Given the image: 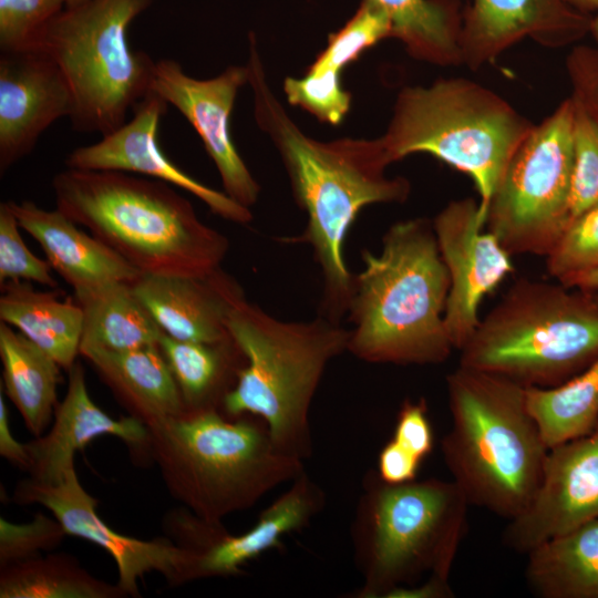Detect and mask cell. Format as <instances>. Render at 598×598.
Here are the masks:
<instances>
[{"label": "cell", "instance_id": "1", "mask_svg": "<svg viewBox=\"0 0 598 598\" xmlns=\"http://www.w3.org/2000/svg\"><path fill=\"white\" fill-rule=\"evenodd\" d=\"M247 65L256 122L278 150L307 216L303 231L285 240L311 247L322 278L319 315L341 323L354 276L344 259L348 231L365 206L405 202L411 185L402 176L385 175L391 163L380 137L321 142L306 135L270 90L252 38Z\"/></svg>", "mask_w": 598, "mask_h": 598}, {"label": "cell", "instance_id": "2", "mask_svg": "<svg viewBox=\"0 0 598 598\" xmlns=\"http://www.w3.org/2000/svg\"><path fill=\"white\" fill-rule=\"evenodd\" d=\"M353 276L347 351L368 363L440 364L454 347L444 313L450 278L432 220L393 224L379 254L364 249Z\"/></svg>", "mask_w": 598, "mask_h": 598}, {"label": "cell", "instance_id": "3", "mask_svg": "<svg viewBox=\"0 0 598 598\" xmlns=\"http://www.w3.org/2000/svg\"><path fill=\"white\" fill-rule=\"evenodd\" d=\"M56 208L142 275L206 276L228 238L206 225L174 186L118 171L69 168L52 181Z\"/></svg>", "mask_w": 598, "mask_h": 598}, {"label": "cell", "instance_id": "4", "mask_svg": "<svg viewBox=\"0 0 598 598\" xmlns=\"http://www.w3.org/2000/svg\"><path fill=\"white\" fill-rule=\"evenodd\" d=\"M526 390L461 364L446 377L451 427L441 443L445 465L470 505L507 520L534 498L549 452Z\"/></svg>", "mask_w": 598, "mask_h": 598}, {"label": "cell", "instance_id": "5", "mask_svg": "<svg viewBox=\"0 0 598 598\" xmlns=\"http://www.w3.org/2000/svg\"><path fill=\"white\" fill-rule=\"evenodd\" d=\"M148 430L152 460L171 496L209 523L255 506L305 472L303 461L279 451L254 415L186 411Z\"/></svg>", "mask_w": 598, "mask_h": 598}, {"label": "cell", "instance_id": "6", "mask_svg": "<svg viewBox=\"0 0 598 598\" xmlns=\"http://www.w3.org/2000/svg\"><path fill=\"white\" fill-rule=\"evenodd\" d=\"M245 357L221 412L261 419L276 447L305 461L312 453L309 413L328 364L347 351L349 329L326 317L280 320L245 297L228 318Z\"/></svg>", "mask_w": 598, "mask_h": 598}, {"label": "cell", "instance_id": "7", "mask_svg": "<svg viewBox=\"0 0 598 598\" xmlns=\"http://www.w3.org/2000/svg\"><path fill=\"white\" fill-rule=\"evenodd\" d=\"M470 503L451 480L392 484L369 470L351 524L358 598H390L431 576L450 579Z\"/></svg>", "mask_w": 598, "mask_h": 598}, {"label": "cell", "instance_id": "8", "mask_svg": "<svg viewBox=\"0 0 598 598\" xmlns=\"http://www.w3.org/2000/svg\"><path fill=\"white\" fill-rule=\"evenodd\" d=\"M461 365L554 388L598 359V291L520 278L481 318Z\"/></svg>", "mask_w": 598, "mask_h": 598}, {"label": "cell", "instance_id": "9", "mask_svg": "<svg viewBox=\"0 0 598 598\" xmlns=\"http://www.w3.org/2000/svg\"><path fill=\"white\" fill-rule=\"evenodd\" d=\"M533 126L488 87L450 78L429 86L404 87L380 140L391 164L426 153L470 176L485 226L487 206L499 179Z\"/></svg>", "mask_w": 598, "mask_h": 598}, {"label": "cell", "instance_id": "10", "mask_svg": "<svg viewBox=\"0 0 598 598\" xmlns=\"http://www.w3.org/2000/svg\"><path fill=\"white\" fill-rule=\"evenodd\" d=\"M153 0H86L65 8L32 48L61 69L73 96V130L102 136L152 91L156 61L134 50L128 29ZM31 49V48H30Z\"/></svg>", "mask_w": 598, "mask_h": 598}, {"label": "cell", "instance_id": "11", "mask_svg": "<svg viewBox=\"0 0 598 598\" xmlns=\"http://www.w3.org/2000/svg\"><path fill=\"white\" fill-rule=\"evenodd\" d=\"M571 97L534 125L511 157L486 210L485 229L513 256L546 257L568 224Z\"/></svg>", "mask_w": 598, "mask_h": 598}, {"label": "cell", "instance_id": "12", "mask_svg": "<svg viewBox=\"0 0 598 598\" xmlns=\"http://www.w3.org/2000/svg\"><path fill=\"white\" fill-rule=\"evenodd\" d=\"M326 506L324 491L306 472L259 515L256 524L239 535L223 523H209L184 506L166 513V536L194 556L192 579L231 577L261 554L281 547L283 536L305 528Z\"/></svg>", "mask_w": 598, "mask_h": 598}, {"label": "cell", "instance_id": "13", "mask_svg": "<svg viewBox=\"0 0 598 598\" xmlns=\"http://www.w3.org/2000/svg\"><path fill=\"white\" fill-rule=\"evenodd\" d=\"M18 505L40 504L52 513L68 535L89 540L114 559L117 585L127 597H140L138 581L145 574L157 571L171 586L192 581L193 554L167 536L138 539L114 530L96 513L97 501L79 481L75 467L58 484L47 485L21 480L13 492Z\"/></svg>", "mask_w": 598, "mask_h": 598}, {"label": "cell", "instance_id": "14", "mask_svg": "<svg viewBox=\"0 0 598 598\" xmlns=\"http://www.w3.org/2000/svg\"><path fill=\"white\" fill-rule=\"evenodd\" d=\"M432 226L450 278L445 328L460 351L481 320V302L514 271V265L501 241L485 230L474 198L451 200Z\"/></svg>", "mask_w": 598, "mask_h": 598}, {"label": "cell", "instance_id": "15", "mask_svg": "<svg viewBox=\"0 0 598 598\" xmlns=\"http://www.w3.org/2000/svg\"><path fill=\"white\" fill-rule=\"evenodd\" d=\"M248 65H230L219 75L196 79L172 59L156 61L152 91L172 104L194 127L213 159L224 192L238 204H256L260 186L239 155L230 134V114Z\"/></svg>", "mask_w": 598, "mask_h": 598}, {"label": "cell", "instance_id": "16", "mask_svg": "<svg viewBox=\"0 0 598 598\" xmlns=\"http://www.w3.org/2000/svg\"><path fill=\"white\" fill-rule=\"evenodd\" d=\"M598 519V422L549 448L540 485L526 509L507 520L503 544L527 554L539 544Z\"/></svg>", "mask_w": 598, "mask_h": 598}, {"label": "cell", "instance_id": "17", "mask_svg": "<svg viewBox=\"0 0 598 598\" xmlns=\"http://www.w3.org/2000/svg\"><path fill=\"white\" fill-rule=\"evenodd\" d=\"M168 105L151 91L133 107L131 120L100 141L74 148L65 158L66 167L145 175L190 193L225 220L240 225L250 223V208L238 204L225 192L196 181L162 151L158 127Z\"/></svg>", "mask_w": 598, "mask_h": 598}, {"label": "cell", "instance_id": "18", "mask_svg": "<svg viewBox=\"0 0 598 598\" xmlns=\"http://www.w3.org/2000/svg\"><path fill=\"white\" fill-rule=\"evenodd\" d=\"M73 112L59 65L31 48L0 56V174L30 154L55 121Z\"/></svg>", "mask_w": 598, "mask_h": 598}, {"label": "cell", "instance_id": "19", "mask_svg": "<svg viewBox=\"0 0 598 598\" xmlns=\"http://www.w3.org/2000/svg\"><path fill=\"white\" fill-rule=\"evenodd\" d=\"M594 16L566 0H473L463 9L462 64L476 70L524 38L561 48L591 30Z\"/></svg>", "mask_w": 598, "mask_h": 598}, {"label": "cell", "instance_id": "20", "mask_svg": "<svg viewBox=\"0 0 598 598\" xmlns=\"http://www.w3.org/2000/svg\"><path fill=\"white\" fill-rule=\"evenodd\" d=\"M103 435L121 439L137 462L152 460L148 427L131 415L115 420L99 408L89 394L84 369L76 361L68 371L66 393L55 406L49 432L25 443L29 477L47 485L60 483L75 467V453Z\"/></svg>", "mask_w": 598, "mask_h": 598}, {"label": "cell", "instance_id": "21", "mask_svg": "<svg viewBox=\"0 0 598 598\" xmlns=\"http://www.w3.org/2000/svg\"><path fill=\"white\" fill-rule=\"evenodd\" d=\"M132 286L165 334L209 344L233 340L228 318L246 297L221 268L206 276L142 275Z\"/></svg>", "mask_w": 598, "mask_h": 598}, {"label": "cell", "instance_id": "22", "mask_svg": "<svg viewBox=\"0 0 598 598\" xmlns=\"http://www.w3.org/2000/svg\"><path fill=\"white\" fill-rule=\"evenodd\" d=\"M8 204L21 229L37 240L52 269L72 287L74 295L118 282L133 283L142 276L115 250L79 228L58 208L48 210L31 200Z\"/></svg>", "mask_w": 598, "mask_h": 598}, {"label": "cell", "instance_id": "23", "mask_svg": "<svg viewBox=\"0 0 598 598\" xmlns=\"http://www.w3.org/2000/svg\"><path fill=\"white\" fill-rule=\"evenodd\" d=\"M80 354L128 414L147 427L187 411L158 344L126 351L81 348Z\"/></svg>", "mask_w": 598, "mask_h": 598}, {"label": "cell", "instance_id": "24", "mask_svg": "<svg viewBox=\"0 0 598 598\" xmlns=\"http://www.w3.org/2000/svg\"><path fill=\"white\" fill-rule=\"evenodd\" d=\"M0 320L40 347L69 371L80 354L83 312L59 289L37 290L31 282L0 283Z\"/></svg>", "mask_w": 598, "mask_h": 598}, {"label": "cell", "instance_id": "25", "mask_svg": "<svg viewBox=\"0 0 598 598\" xmlns=\"http://www.w3.org/2000/svg\"><path fill=\"white\" fill-rule=\"evenodd\" d=\"M525 579L539 598H598V519L526 554Z\"/></svg>", "mask_w": 598, "mask_h": 598}, {"label": "cell", "instance_id": "26", "mask_svg": "<svg viewBox=\"0 0 598 598\" xmlns=\"http://www.w3.org/2000/svg\"><path fill=\"white\" fill-rule=\"evenodd\" d=\"M1 389L19 411L29 432L44 434L58 404L61 367L21 332L0 322Z\"/></svg>", "mask_w": 598, "mask_h": 598}, {"label": "cell", "instance_id": "27", "mask_svg": "<svg viewBox=\"0 0 598 598\" xmlns=\"http://www.w3.org/2000/svg\"><path fill=\"white\" fill-rule=\"evenodd\" d=\"M158 347L187 411H221L224 398L245 365V357L234 339L209 344L177 340L163 332Z\"/></svg>", "mask_w": 598, "mask_h": 598}, {"label": "cell", "instance_id": "28", "mask_svg": "<svg viewBox=\"0 0 598 598\" xmlns=\"http://www.w3.org/2000/svg\"><path fill=\"white\" fill-rule=\"evenodd\" d=\"M83 312L81 348L126 351L158 344L163 333L132 283L73 296Z\"/></svg>", "mask_w": 598, "mask_h": 598}, {"label": "cell", "instance_id": "29", "mask_svg": "<svg viewBox=\"0 0 598 598\" xmlns=\"http://www.w3.org/2000/svg\"><path fill=\"white\" fill-rule=\"evenodd\" d=\"M398 39L414 59L440 66L462 64L460 32L463 10L458 0H377Z\"/></svg>", "mask_w": 598, "mask_h": 598}, {"label": "cell", "instance_id": "30", "mask_svg": "<svg viewBox=\"0 0 598 598\" xmlns=\"http://www.w3.org/2000/svg\"><path fill=\"white\" fill-rule=\"evenodd\" d=\"M126 594L92 576L78 559L55 553L0 567V598H123Z\"/></svg>", "mask_w": 598, "mask_h": 598}, {"label": "cell", "instance_id": "31", "mask_svg": "<svg viewBox=\"0 0 598 598\" xmlns=\"http://www.w3.org/2000/svg\"><path fill=\"white\" fill-rule=\"evenodd\" d=\"M527 404L547 446L581 436L598 422V359L554 388H527Z\"/></svg>", "mask_w": 598, "mask_h": 598}, {"label": "cell", "instance_id": "32", "mask_svg": "<svg viewBox=\"0 0 598 598\" xmlns=\"http://www.w3.org/2000/svg\"><path fill=\"white\" fill-rule=\"evenodd\" d=\"M392 38V23L377 0H361L353 16L336 32L307 72L341 80L343 70L383 39Z\"/></svg>", "mask_w": 598, "mask_h": 598}, {"label": "cell", "instance_id": "33", "mask_svg": "<svg viewBox=\"0 0 598 598\" xmlns=\"http://www.w3.org/2000/svg\"><path fill=\"white\" fill-rule=\"evenodd\" d=\"M546 269L559 282L598 269V202L570 220L546 256Z\"/></svg>", "mask_w": 598, "mask_h": 598}, {"label": "cell", "instance_id": "34", "mask_svg": "<svg viewBox=\"0 0 598 598\" xmlns=\"http://www.w3.org/2000/svg\"><path fill=\"white\" fill-rule=\"evenodd\" d=\"M570 220L598 202V123L573 96Z\"/></svg>", "mask_w": 598, "mask_h": 598}, {"label": "cell", "instance_id": "35", "mask_svg": "<svg viewBox=\"0 0 598 598\" xmlns=\"http://www.w3.org/2000/svg\"><path fill=\"white\" fill-rule=\"evenodd\" d=\"M20 225L8 202L0 204V283L10 280L37 282L58 288L48 260L37 257L25 245Z\"/></svg>", "mask_w": 598, "mask_h": 598}, {"label": "cell", "instance_id": "36", "mask_svg": "<svg viewBox=\"0 0 598 598\" xmlns=\"http://www.w3.org/2000/svg\"><path fill=\"white\" fill-rule=\"evenodd\" d=\"M65 0H0V50L22 51L63 9Z\"/></svg>", "mask_w": 598, "mask_h": 598}, {"label": "cell", "instance_id": "37", "mask_svg": "<svg viewBox=\"0 0 598 598\" xmlns=\"http://www.w3.org/2000/svg\"><path fill=\"white\" fill-rule=\"evenodd\" d=\"M61 523L53 516L37 513L24 524H14L0 517V567L56 548L66 536Z\"/></svg>", "mask_w": 598, "mask_h": 598}, {"label": "cell", "instance_id": "38", "mask_svg": "<svg viewBox=\"0 0 598 598\" xmlns=\"http://www.w3.org/2000/svg\"><path fill=\"white\" fill-rule=\"evenodd\" d=\"M283 91L291 105L331 125L340 124L351 106V94L343 89L342 81L306 73L301 78H287Z\"/></svg>", "mask_w": 598, "mask_h": 598}, {"label": "cell", "instance_id": "39", "mask_svg": "<svg viewBox=\"0 0 598 598\" xmlns=\"http://www.w3.org/2000/svg\"><path fill=\"white\" fill-rule=\"evenodd\" d=\"M392 440L422 462L432 452L434 433L423 398L403 401L396 415Z\"/></svg>", "mask_w": 598, "mask_h": 598}, {"label": "cell", "instance_id": "40", "mask_svg": "<svg viewBox=\"0 0 598 598\" xmlns=\"http://www.w3.org/2000/svg\"><path fill=\"white\" fill-rule=\"evenodd\" d=\"M573 94L598 123V47L575 48L566 60Z\"/></svg>", "mask_w": 598, "mask_h": 598}, {"label": "cell", "instance_id": "41", "mask_svg": "<svg viewBox=\"0 0 598 598\" xmlns=\"http://www.w3.org/2000/svg\"><path fill=\"white\" fill-rule=\"evenodd\" d=\"M421 463L391 439L379 453L377 472L388 483H406L416 480Z\"/></svg>", "mask_w": 598, "mask_h": 598}, {"label": "cell", "instance_id": "42", "mask_svg": "<svg viewBox=\"0 0 598 598\" xmlns=\"http://www.w3.org/2000/svg\"><path fill=\"white\" fill-rule=\"evenodd\" d=\"M0 455L12 465L28 472L30 458L27 445L16 440L11 433L9 413L2 389H0Z\"/></svg>", "mask_w": 598, "mask_h": 598}, {"label": "cell", "instance_id": "43", "mask_svg": "<svg viewBox=\"0 0 598 598\" xmlns=\"http://www.w3.org/2000/svg\"><path fill=\"white\" fill-rule=\"evenodd\" d=\"M450 579L431 576L421 582L394 591L390 598H453Z\"/></svg>", "mask_w": 598, "mask_h": 598}, {"label": "cell", "instance_id": "44", "mask_svg": "<svg viewBox=\"0 0 598 598\" xmlns=\"http://www.w3.org/2000/svg\"><path fill=\"white\" fill-rule=\"evenodd\" d=\"M561 283L567 287L598 291V269L574 276Z\"/></svg>", "mask_w": 598, "mask_h": 598}, {"label": "cell", "instance_id": "45", "mask_svg": "<svg viewBox=\"0 0 598 598\" xmlns=\"http://www.w3.org/2000/svg\"><path fill=\"white\" fill-rule=\"evenodd\" d=\"M570 6L577 10L591 14H598V0H566Z\"/></svg>", "mask_w": 598, "mask_h": 598}, {"label": "cell", "instance_id": "46", "mask_svg": "<svg viewBox=\"0 0 598 598\" xmlns=\"http://www.w3.org/2000/svg\"><path fill=\"white\" fill-rule=\"evenodd\" d=\"M590 33L595 37L598 47V14L594 16Z\"/></svg>", "mask_w": 598, "mask_h": 598}, {"label": "cell", "instance_id": "47", "mask_svg": "<svg viewBox=\"0 0 598 598\" xmlns=\"http://www.w3.org/2000/svg\"><path fill=\"white\" fill-rule=\"evenodd\" d=\"M86 0H65V4L66 6H74V4H79L81 2H84Z\"/></svg>", "mask_w": 598, "mask_h": 598}]
</instances>
